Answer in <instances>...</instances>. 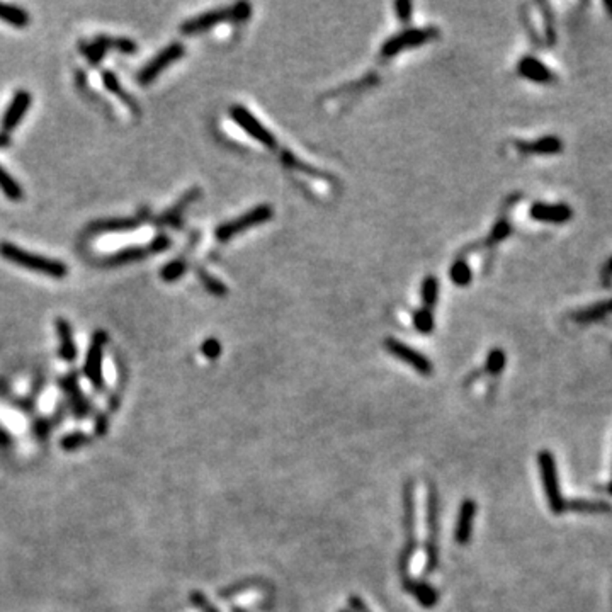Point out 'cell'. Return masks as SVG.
Masks as SVG:
<instances>
[{
  "mask_svg": "<svg viewBox=\"0 0 612 612\" xmlns=\"http://www.w3.org/2000/svg\"><path fill=\"white\" fill-rule=\"evenodd\" d=\"M185 271H188V264H185V260L175 259L172 260V262L166 264V266L160 269V277L167 282H174L177 281V279H181L182 275L185 274Z\"/></svg>",
  "mask_w": 612,
  "mask_h": 612,
  "instance_id": "obj_33",
  "label": "cell"
},
{
  "mask_svg": "<svg viewBox=\"0 0 612 612\" xmlns=\"http://www.w3.org/2000/svg\"><path fill=\"white\" fill-rule=\"evenodd\" d=\"M199 196H201V191H199V189H191V191H189V192H185V194L181 198V201L175 204V206L172 207V209L166 211V213H163L162 216H160L159 220H157V223H159V225H170V227H179V225H181L182 213H184V211H185V207H188L191 203H194L196 199L199 198Z\"/></svg>",
  "mask_w": 612,
  "mask_h": 612,
  "instance_id": "obj_22",
  "label": "cell"
},
{
  "mask_svg": "<svg viewBox=\"0 0 612 612\" xmlns=\"http://www.w3.org/2000/svg\"><path fill=\"white\" fill-rule=\"evenodd\" d=\"M515 146L519 152L528 153V155H554V153L561 152L563 143L556 136H544L536 141H517Z\"/></svg>",
  "mask_w": 612,
  "mask_h": 612,
  "instance_id": "obj_18",
  "label": "cell"
},
{
  "mask_svg": "<svg viewBox=\"0 0 612 612\" xmlns=\"http://www.w3.org/2000/svg\"><path fill=\"white\" fill-rule=\"evenodd\" d=\"M413 481L407 479L403 485V531H405V544L400 551L398 556V571L400 577L407 578L410 560L417 549V534H415V495H413Z\"/></svg>",
  "mask_w": 612,
  "mask_h": 612,
  "instance_id": "obj_2",
  "label": "cell"
},
{
  "mask_svg": "<svg viewBox=\"0 0 612 612\" xmlns=\"http://www.w3.org/2000/svg\"><path fill=\"white\" fill-rule=\"evenodd\" d=\"M107 343V334L104 330H98L92 335L91 347L87 350L84 364L85 378L91 381L98 392L104 389V374H102V359H104V347Z\"/></svg>",
  "mask_w": 612,
  "mask_h": 612,
  "instance_id": "obj_7",
  "label": "cell"
},
{
  "mask_svg": "<svg viewBox=\"0 0 612 612\" xmlns=\"http://www.w3.org/2000/svg\"><path fill=\"white\" fill-rule=\"evenodd\" d=\"M198 277L201 279L203 286L207 289V291L211 293V295H214V296H225V295H227V293H228L227 286H225L223 282H221L218 277H214V275H211L207 271L199 269V271H198Z\"/></svg>",
  "mask_w": 612,
  "mask_h": 612,
  "instance_id": "obj_34",
  "label": "cell"
},
{
  "mask_svg": "<svg viewBox=\"0 0 612 612\" xmlns=\"http://www.w3.org/2000/svg\"><path fill=\"white\" fill-rule=\"evenodd\" d=\"M604 7L609 10V14L612 16V0H606V2H604Z\"/></svg>",
  "mask_w": 612,
  "mask_h": 612,
  "instance_id": "obj_46",
  "label": "cell"
},
{
  "mask_svg": "<svg viewBox=\"0 0 612 612\" xmlns=\"http://www.w3.org/2000/svg\"><path fill=\"white\" fill-rule=\"evenodd\" d=\"M145 218L131 216V218H113V220H99L89 225L87 231L92 235L102 234H121V231H131L141 227Z\"/></svg>",
  "mask_w": 612,
  "mask_h": 612,
  "instance_id": "obj_16",
  "label": "cell"
},
{
  "mask_svg": "<svg viewBox=\"0 0 612 612\" xmlns=\"http://www.w3.org/2000/svg\"><path fill=\"white\" fill-rule=\"evenodd\" d=\"M33 102V95L27 91H17L16 95L12 98L9 106H7L5 113L2 116V130L3 133L9 135L10 131L16 130L19 126V123L23 121L24 114L27 113V109L31 107Z\"/></svg>",
  "mask_w": 612,
  "mask_h": 612,
  "instance_id": "obj_13",
  "label": "cell"
},
{
  "mask_svg": "<svg viewBox=\"0 0 612 612\" xmlns=\"http://www.w3.org/2000/svg\"><path fill=\"white\" fill-rule=\"evenodd\" d=\"M349 607L352 612H373L370 607L364 604V600L359 596H350L349 597Z\"/></svg>",
  "mask_w": 612,
  "mask_h": 612,
  "instance_id": "obj_43",
  "label": "cell"
},
{
  "mask_svg": "<svg viewBox=\"0 0 612 612\" xmlns=\"http://www.w3.org/2000/svg\"><path fill=\"white\" fill-rule=\"evenodd\" d=\"M89 442H91V435L85 434V432L82 431H73L63 435L62 441H60V447H62L65 453H73V451L87 446Z\"/></svg>",
  "mask_w": 612,
  "mask_h": 612,
  "instance_id": "obj_30",
  "label": "cell"
},
{
  "mask_svg": "<svg viewBox=\"0 0 612 612\" xmlns=\"http://www.w3.org/2000/svg\"><path fill=\"white\" fill-rule=\"evenodd\" d=\"M230 116H231V120H234L235 123H237L238 126L250 136V138L257 139L260 145L267 146V148H274L275 136L272 135L271 131L267 130V128L264 126V124L260 123V121L257 120V117L253 116L249 109H247V107L237 104V106H234L230 109Z\"/></svg>",
  "mask_w": 612,
  "mask_h": 612,
  "instance_id": "obj_8",
  "label": "cell"
},
{
  "mask_svg": "<svg viewBox=\"0 0 612 612\" xmlns=\"http://www.w3.org/2000/svg\"><path fill=\"white\" fill-rule=\"evenodd\" d=\"M170 245H172L170 238L167 237V235L160 234L148 243V247H146V249H148L150 253H160V252H166V250H169Z\"/></svg>",
  "mask_w": 612,
  "mask_h": 612,
  "instance_id": "obj_40",
  "label": "cell"
},
{
  "mask_svg": "<svg viewBox=\"0 0 612 612\" xmlns=\"http://www.w3.org/2000/svg\"><path fill=\"white\" fill-rule=\"evenodd\" d=\"M395 10L398 14L400 21L402 23H408L411 19V10H413V3L408 2V0H400L395 3Z\"/></svg>",
  "mask_w": 612,
  "mask_h": 612,
  "instance_id": "obj_41",
  "label": "cell"
},
{
  "mask_svg": "<svg viewBox=\"0 0 612 612\" xmlns=\"http://www.w3.org/2000/svg\"><path fill=\"white\" fill-rule=\"evenodd\" d=\"M567 509L575 512H587V514H597V512H611L612 507L607 502H599V500H571L567 502Z\"/></svg>",
  "mask_w": 612,
  "mask_h": 612,
  "instance_id": "obj_27",
  "label": "cell"
},
{
  "mask_svg": "<svg viewBox=\"0 0 612 612\" xmlns=\"http://www.w3.org/2000/svg\"><path fill=\"white\" fill-rule=\"evenodd\" d=\"M12 444V438H10L9 432L0 425V447H9Z\"/></svg>",
  "mask_w": 612,
  "mask_h": 612,
  "instance_id": "obj_44",
  "label": "cell"
},
{
  "mask_svg": "<svg viewBox=\"0 0 612 612\" xmlns=\"http://www.w3.org/2000/svg\"><path fill=\"white\" fill-rule=\"evenodd\" d=\"M606 274H612V259L609 260V264H607V267H606Z\"/></svg>",
  "mask_w": 612,
  "mask_h": 612,
  "instance_id": "obj_47",
  "label": "cell"
},
{
  "mask_svg": "<svg viewBox=\"0 0 612 612\" xmlns=\"http://www.w3.org/2000/svg\"><path fill=\"white\" fill-rule=\"evenodd\" d=\"M607 306H609V310H612V302L607 303Z\"/></svg>",
  "mask_w": 612,
  "mask_h": 612,
  "instance_id": "obj_49",
  "label": "cell"
},
{
  "mask_svg": "<svg viewBox=\"0 0 612 612\" xmlns=\"http://www.w3.org/2000/svg\"><path fill=\"white\" fill-rule=\"evenodd\" d=\"M80 49L84 52L85 58H87L92 65H98V63H101V60L104 58V55H106V52H107L98 38H95V41L89 43V45H80Z\"/></svg>",
  "mask_w": 612,
  "mask_h": 612,
  "instance_id": "obj_35",
  "label": "cell"
},
{
  "mask_svg": "<svg viewBox=\"0 0 612 612\" xmlns=\"http://www.w3.org/2000/svg\"><path fill=\"white\" fill-rule=\"evenodd\" d=\"M538 466L544 493H546L547 499V506H549L553 514H563L567 510V500L561 495L556 461H554V456L549 451H541L538 454Z\"/></svg>",
  "mask_w": 612,
  "mask_h": 612,
  "instance_id": "obj_4",
  "label": "cell"
},
{
  "mask_svg": "<svg viewBox=\"0 0 612 612\" xmlns=\"http://www.w3.org/2000/svg\"><path fill=\"white\" fill-rule=\"evenodd\" d=\"M385 349L388 350L393 357H396V359H400L402 363L408 364V366H410L411 370L417 371L418 374L431 376L432 373H434V366H432L431 359H429V357H425L422 352H418V350H415L413 347L403 343L402 340L392 339V337L386 339Z\"/></svg>",
  "mask_w": 612,
  "mask_h": 612,
  "instance_id": "obj_9",
  "label": "cell"
},
{
  "mask_svg": "<svg viewBox=\"0 0 612 612\" xmlns=\"http://www.w3.org/2000/svg\"><path fill=\"white\" fill-rule=\"evenodd\" d=\"M201 354L206 359L216 361L221 356V343L216 339H206L201 345Z\"/></svg>",
  "mask_w": 612,
  "mask_h": 612,
  "instance_id": "obj_38",
  "label": "cell"
},
{
  "mask_svg": "<svg viewBox=\"0 0 612 612\" xmlns=\"http://www.w3.org/2000/svg\"><path fill=\"white\" fill-rule=\"evenodd\" d=\"M532 220L543 221V223L561 225L567 223L574 216V209L568 204H546V203H534L529 209Z\"/></svg>",
  "mask_w": 612,
  "mask_h": 612,
  "instance_id": "obj_14",
  "label": "cell"
},
{
  "mask_svg": "<svg viewBox=\"0 0 612 612\" xmlns=\"http://www.w3.org/2000/svg\"><path fill=\"white\" fill-rule=\"evenodd\" d=\"M189 599H191L192 606L198 607L201 612H220V609H218V607L214 606L203 592H199V590H192V592L189 593Z\"/></svg>",
  "mask_w": 612,
  "mask_h": 612,
  "instance_id": "obj_36",
  "label": "cell"
},
{
  "mask_svg": "<svg viewBox=\"0 0 612 612\" xmlns=\"http://www.w3.org/2000/svg\"><path fill=\"white\" fill-rule=\"evenodd\" d=\"M227 21H235V10L234 7H221V9L207 10V12L199 14V16L188 19L181 26V33L185 36L199 34L204 31L213 30L216 24L227 23Z\"/></svg>",
  "mask_w": 612,
  "mask_h": 612,
  "instance_id": "obj_11",
  "label": "cell"
},
{
  "mask_svg": "<svg viewBox=\"0 0 612 612\" xmlns=\"http://www.w3.org/2000/svg\"><path fill=\"white\" fill-rule=\"evenodd\" d=\"M148 249L146 247H126V249H121L117 252L111 253V256L104 257L102 264L109 267H117V266H126L131 262H139V260H145V257L148 256Z\"/></svg>",
  "mask_w": 612,
  "mask_h": 612,
  "instance_id": "obj_21",
  "label": "cell"
},
{
  "mask_svg": "<svg viewBox=\"0 0 612 612\" xmlns=\"http://www.w3.org/2000/svg\"><path fill=\"white\" fill-rule=\"evenodd\" d=\"M339 612H349V611H339Z\"/></svg>",
  "mask_w": 612,
  "mask_h": 612,
  "instance_id": "obj_51",
  "label": "cell"
},
{
  "mask_svg": "<svg viewBox=\"0 0 612 612\" xmlns=\"http://www.w3.org/2000/svg\"><path fill=\"white\" fill-rule=\"evenodd\" d=\"M449 274H451V279H453L454 284L461 286V288H464V286H468L471 281H473V272H471V267L468 266L466 260H463V259H457L456 262L451 266Z\"/></svg>",
  "mask_w": 612,
  "mask_h": 612,
  "instance_id": "obj_26",
  "label": "cell"
},
{
  "mask_svg": "<svg viewBox=\"0 0 612 612\" xmlns=\"http://www.w3.org/2000/svg\"><path fill=\"white\" fill-rule=\"evenodd\" d=\"M231 612H249V611H247V609H242V607H237V606H235V607H231Z\"/></svg>",
  "mask_w": 612,
  "mask_h": 612,
  "instance_id": "obj_48",
  "label": "cell"
},
{
  "mask_svg": "<svg viewBox=\"0 0 612 612\" xmlns=\"http://www.w3.org/2000/svg\"><path fill=\"white\" fill-rule=\"evenodd\" d=\"M0 189L10 201H19L23 198V188L2 166H0Z\"/></svg>",
  "mask_w": 612,
  "mask_h": 612,
  "instance_id": "obj_25",
  "label": "cell"
},
{
  "mask_svg": "<svg viewBox=\"0 0 612 612\" xmlns=\"http://www.w3.org/2000/svg\"><path fill=\"white\" fill-rule=\"evenodd\" d=\"M272 214H274V209H272L269 204H260V206L250 209L249 213L242 214V216L237 218V220L227 221V223L216 227L214 235H216V238L220 240V242H228V240L235 238L237 235L249 230V228L267 223V221L272 218Z\"/></svg>",
  "mask_w": 612,
  "mask_h": 612,
  "instance_id": "obj_5",
  "label": "cell"
},
{
  "mask_svg": "<svg viewBox=\"0 0 612 612\" xmlns=\"http://www.w3.org/2000/svg\"><path fill=\"white\" fill-rule=\"evenodd\" d=\"M510 231H512V228H510V225H509V221L507 220H499L495 223V227H493V230H492V234H490V237H488V240H486V245H490V243H497V242H502V240H506L507 237H509L510 235Z\"/></svg>",
  "mask_w": 612,
  "mask_h": 612,
  "instance_id": "obj_37",
  "label": "cell"
},
{
  "mask_svg": "<svg viewBox=\"0 0 612 612\" xmlns=\"http://www.w3.org/2000/svg\"><path fill=\"white\" fill-rule=\"evenodd\" d=\"M98 39L102 43L106 49H117V52L124 53V55H131V53H135L138 49V45L128 38H109V36L101 34L98 36Z\"/></svg>",
  "mask_w": 612,
  "mask_h": 612,
  "instance_id": "obj_28",
  "label": "cell"
},
{
  "mask_svg": "<svg viewBox=\"0 0 612 612\" xmlns=\"http://www.w3.org/2000/svg\"><path fill=\"white\" fill-rule=\"evenodd\" d=\"M439 31L435 27H422V30H407L403 33L392 36L385 45L379 49V55L381 58L388 60L396 56L398 53L405 52V49L417 48V46L425 45V43L432 41L434 38H438Z\"/></svg>",
  "mask_w": 612,
  "mask_h": 612,
  "instance_id": "obj_6",
  "label": "cell"
},
{
  "mask_svg": "<svg viewBox=\"0 0 612 612\" xmlns=\"http://www.w3.org/2000/svg\"><path fill=\"white\" fill-rule=\"evenodd\" d=\"M0 256L5 260H9V262L16 264V266L34 271L38 274L48 275V277L53 279H63L68 274V267L63 262H60V260L49 259V257L39 256V253L27 252V250L21 249V247L9 242L0 243Z\"/></svg>",
  "mask_w": 612,
  "mask_h": 612,
  "instance_id": "obj_1",
  "label": "cell"
},
{
  "mask_svg": "<svg viewBox=\"0 0 612 612\" xmlns=\"http://www.w3.org/2000/svg\"><path fill=\"white\" fill-rule=\"evenodd\" d=\"M403 590L417 599V602L420 604L425 609H431V607L438 606L439 604V590L434 589L431 583H427L425 580H413L410 577L403 578Z\"/></svg>",
  "mask_w": 612,
  "mask_h": 612,
  "instance_id": "obj_17",
  "label": "cell"
},
{
  "mask_svg": "<svg viewBox=\"0 0 612 612\" xmlns=\"http://www.w3.org/2000/svg\"><path fill=\"white\" fill-rule=\"evenodd\" d=\"M507 364V356L502 349H492L486 356L485 361V371L490 376H499L502 374V371L506 370Z\"/></svg>",
  "mask_w": 612,
  "mask_h": 612,
  "instance_id": "obj_31",
  "label": "cell"
},
{
  "mask_svg": "<svg viewBox=\"0 0 612 612\" xmlns=\"http://www.w3.org/2000/svg\"><path fill=\"white\" fill-rule=\"evenodd\" d=\"M94 431L98 434V438H104L109 431V417L106 413H99L95 417V424H94Z\"/></svg>",
  "mask_w": 612,
  "mask_h": 612,
  "instance_id": "obj_42",
  "label": "cell"
},
{
  "mask_svg": "<svg viewBox=\"0 0 612 612\" xmlns=\"http://www.w3.org/2000/svg\"><path fill=\"white\" fill-rule=\"evenodd\" d=\"M413 327L415 330L420 332V334L427 335L432 334L435 328V320H434V313H432L429 308H424V310H417L413 313Z\"/></svg>",
  "mask_w": 612,
  "mask_h": 612,
  "instance_id": "obj_32",
  "label": "cell"
},
{
  "mask_svg": "<svg viewBox=\"0 0 612 612\" xmlns=\"http://www.w3.org/2000/svg\"><path fill=\"white\" fill-rule=\"evenodd\" d=\"M102 82H104V87H106L109 92H114V94H117V98L123 99V101L131 107V111H133V113H136V111H138V104H136L133 99H131L130 95H128L126 92H124V89H121L120 80H117V77H116V73H114V71L104 70L102 71Z\"/></svg>",
  "mask_w": 612,
  "mask_h": 612,
  "instance_id": "obj_24",
  "label": "cell"
},
{
  "mask_svg": "<svg viewBox=\"0 0 612 612\" xmlns=\"http://www.w3.org/2000/svg\"><path fill=\"white\" fill-rule=\"evenodd\" d=\"M519 73L528 80L536 82V84H551L554 80V75L551 73L549 68L544 63L539 62L534 56H525L519 63Z\"/></svg>",
  "mask_w": 612,
  "mask_h": 612,
  "instance_id": "obj_19",
  "label": "cell"
},
{
  "mask_svg": "<svg viewBox=\"0 0 612 612\" xmlns=\"http://www.w3.org/2000/svg\"><path fill=\"white\" fill-rule=\"evenodd\" d=\"M609 492L612 493V481H611V485H609Z\"/></svg>",
  "mask_w": 612,
  "mask_h": 612,
  "instance_id": "obj_50",
  "label": "cell"
},
{
  "mask_svg": "<svg viewBox=\"0 0 612 612\" xmlns=\"http://www.w3.org/2000/svg\"><path fill=\"white\" fill-rule=\"evenodd\" d=\"M478 512V506L473 499H464L460 506L456 519V529H454V539L461 546H466L473 534V522Z\"/></svg>",
  "mask_w": 612,
  "mask_h": 612,
  "instance_id": "obj_15",
  "label": "cell"
},
{
  "mask_svg": "<svg viewBox=\"0 0 612 612\" xmlns=\"http://www.w3.org/2000/svg\"><path fill=\"white\" fill-rule=\"evenodd\" d=\"M184 53H185L184 45H181V43H172V45L167 46L166 49H162L155 58L150 60V62L138 71V82L141 85L152 84V82L155 80L167 67L172 65L174 62H177V60H181L182 56H184Z\"/></svg>",
  "mask_w": 612,
  "mask_h": 612,
  "instance_id": "obj_10",
  "label": "cell"
},
{
  "mask_svg": "<svg viewBox=\"0 0 612 612\" xmlns=\"http://www.w3.org/2000/svg\"><path fill=\"white\" fill-rule=\"evenodd\" d=\"M10 145V136L7 133H0V148Z\"/></svg>",
  "mask_w": 612,
  "mask_h": 612,
  "instance_id": "obj_45",
  "label": "cell"
},
{
  "mask_svg": "<svg viewBox=\"0 0 612 612\" xmlns=\"http://www.w3.org/2000/svg\"><path fill=\"white\" fill-rule=\"evenodd\" d=\"M60 388L63 389L67 396V402L68 407H70L71 415L75 418H87L91 415L92 407L91 402L87 400V396L84 395V392L80 389V385H78V374L77 373H68L65 376L60 378Z\"/></svg>",
  "mask_w": 612,
  "mask_h": 612,
  "instance_id": "obj_12",
  "label": "cell"
},
{
  "mask_svg": "<svg viewBox=\"0 0 612 612\" xmlns=\"http://www.w3.org/2000/svg\"><path fill=\"white\" fill-rule=\"evenodd\" d=\"M439 493L438 486L431 483L427 493V541H425V575H431L439 567Z\"/></svg>",
  "mask_w": 612,
  "mask_h": 612,
  "instance_id": "obj_3",
  "label": "cell"
},
{
  "mask_svg": "<svg viewBox=\"0 0 612 612\" xmlns=\"http://www.w3.org/2000/svg\"><path fill=\"white\" fill-rule=\"evenodd\" d=\"M422 299H424V305L425 308L431 310L432 306L438 305V298H439V281L438 277L434 275H427L422 282Z\"/></svg>",
  "mask_w": 612,
  "mask_h": 612,
  "instance_id": "obj_29",
  "label": "cell"
},
{
  "mask_svg": "<svg viewBox=\"0 0 612 612\" xmlns=\"http://www.w3.org/2000/svg\"><path fill=\"white\" fill-rule=\"evenodd\" d=\"M0 19L3 23L10 24V26L24 27L30 24V14L24 9H21V7L0 2Z\"/></svg>",
  "mask_w": 612,
  "mask_h": 612,
  "instance_id": "obj_23",
  "label": "cell"
},
{
  "mask_svg": "<svg viewBox=\"0 0 612 612\" xmlns=\"http://www.w3.org/2000/svg\"><path fill=\"white\" fill-rule=\"evenodd\" d=\"M53 427H55V425H53V422L49 420V418H38L33 425V434L36 441H45Z\"/></svg>",
  "mask_w": 612,
  "mask_h": 612,
  "instance_id": "obj_39",
  "label": "cell"
},
{
  "mask_svg": "<svg viewBox=\"0 0 612 612\" xmlns=\"http://www.w3.org/2000/svg\"><path fill=\"white\" fill-rule=\"evenodd\" d=\"M56 334H58L60 339L58 356L65 363H73L77 359V345L73 342V334H71L70 324L67 320H63V318L56 320Z\"/></svg>",
  "mask_w": 612,
  "mask_h": 612,
  "instance_id": "obj_20",
  "label": "cell"
}]
</instances>
